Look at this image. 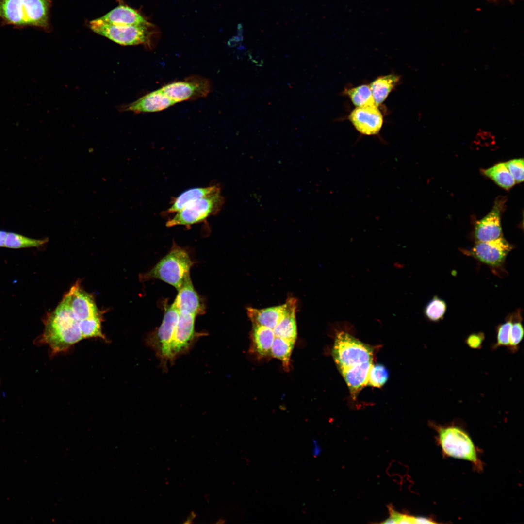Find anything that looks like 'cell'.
I'll list each match as a JSON object with an SVG mask.
<instances>
[{
	"mask_svg": "<svg viewBox=\"0 0 524 524\" xmlns=\"http://www.w3.org/2000/svg\"><path fill=\"white\" fill-rule=\"evenodd\" d=\"M97 19L103 23L116 25L154 26L139 11L123 4L119 5Z\"/></svg>",
	"mask_w": 524,
	"mask_h": 524,
	"instance_id": "obj_14",
	"label": "cell"
},
{
	"mask_svg": "<svg viewBox=\"0 0 524 524\" xmlns=\"http://www.w3.org/2000/svg\"><path fill=\"white\" fill-rule=\"evenodd\" d=\"M489 0V1H493V2H496L497 1H499V0ZM509 0V1H510L511 2H512V1H513V0Z\"/></svg>",
	"mask_w": 524,
	"mask_h": 524,
	"instance_id": "obj_40",
	"label": "cell"
},
{
	"mask_svg": "<svg viewBox=\"0 0 524 524\" xmlns=\"http://www.w3.org/2000/svg\"><path fill=\"white\" fill-rule=\"evenodd\" d=\"M193 262L188 253L177 245L150 271L140 276V280H161L178 290L190 279V270Z\"/></svg>",
	"mask_w": 524,
	"mask_h": 524,
	"instance_id": "obj_3",
	"label": "cell"
},
{
	"mask_svg": "<svg viewBox=\"0 0 524 524\" xmlns=\"http://www.w3.org/2000/svg\"><path fill=\"white\" fill-rule=\"evenodd\" d=\"M179 311L188 312L196 316L205 312V306L195 290L191 278L180 289L173 303Z\"/></svg>",
	"mask_w": 524,
	"mask_h": 524,
	"instance_id": "obj_16",
	"label": "cell"
},
{
	"mask_svg": "<svg viewBox=\"0 0 524 524\" xmlns=\"http://www.w3.org/2000/svg\"><path fill=\"white\" fill-rule=\"evenodd\" d=\"M345 93L356 107L377 106L369 85L362 84L347 89Z\"/></svg>",
	"mask_w": 524,
	"mask_h": 524,
	"instance_id": "obj_27",
	"label": "cell"
},
{
	"mask_svg": "<svg viewBox=\"0 0 524 524\" xmlns=\"http://www.w3.org/2000/svg\"><path fill=\"white\" fill-rule=\"evenodd\" d=\"M48 241V238L33 239L17 233L7 232L4 247L13 249L38 247L45 244Z\"/></svg>",
	"mask_w": 524,
	"mask_h": 524,
	"instance_id": "obj_26",
	"label": "cell"
},
{
	"mask_svg": "<svg viewBox=\"0 0 524 524\" xmlns=\"http://www.w3.org/2000/svg\"><path fill=\"white\" fill-rule=\"evenodd\" d=\"M216 187H195L184 191L173 199L165 213L169 214L178 212L192 202L208 195Z\"/></svg>",
	"mask_w": 524,
	"mask_h": 524,
	"instance_id": "obj_22",
	"label": "cell"
},
{
	"mask_svg": "<svg viewBox=\"0 0 524 524\" xmlns=\"http://www.w3.org/2000/svg\"><path fill=\"white\" fill-rule=\"evenodd\" d=\"M515 182L524 180V159H515L505 163Z\"/></svg>",
	"mask_w": 524,
	"mask_h": 524,
	"instance_id": "obj_32",
	"label": "cell"
},
{
	"mask_svg": "<svg viewBox=\"0 0 524 524\" xmlns=\"http://www.w3.org/2000/svg\"><path fill=\"white\" fill-rule=\"evenodd\" d=\"M400 81V77L394 74L381 76L374 80L369 87L376 104L379 106Z\"/></svg>",
	"mask_w": 524,
	"mask_h": 524,
	"instance_id": "obj_21",
	"label": "cell"
},
{
	"mask_svg": "<svg viewBox=\"0 0 524 524\" xmlns=\"http://www.w3.org/2000/svg\"><path fill=\"white\" fill-rule=\"evenodd\" d=\"M436 523L431 519L423 517H415L414 524H433Z\"/></svg>",
	"mask_w": 524,
	"mask_h": 524,
	"instance_id": "obj_36",
	"label": "cell"
},
{
	"mask_svg": "<svg viewBox=\"0 0 524 524\" xmlns=\"http://www.w3.org/2000/svg\"><path fill=\"white\" fill-rule=\"evenodd\" d=\"M179 316V311L173 303L165 307L160 326L146 339L147 345L154 351L164 369L168 362L170 363L171 345Z\"/></svg>",
	"mask_w": 524,
	"mask_h": 524,
	"instance_id": "obj_7",
	"label": "cell"
},
{
	"mask_svg": "<svg viewBox=\"0 0 524 524\" xmlns=\"http://www.w3.org/2000/svg\"><path fill=\"white\" fill-rule=\"evenodd\" d=\"M512 322V318H509L505 322L497 326L496 328V341L491 345L492 350H494L502 347H508Z\"/></svg>",
	"mask_w": 524,
	"mask_h": 524,
	"instance_id": "obj_30",
	"label": "cell"
},
{
	"mask_svg": "<svg viewBox=\"0 0 524 524\" xmlns=\"http://www.w3.org/2000/svg\"><path fill=\"white\" fill-rule=\"evenodd\" d=\"M390 517L381 523L383 524H398L400 520L402 514L396 512L392 507L389 506Z\"/></svg>",
	"mask_w": 524,
	"mask_h": 524,
	"instance_id": "obj_34",
	"label": "cell"
},
{
	"mask_svg": "<svg viewBox=\"0 0 524 524\" xmlns=\"http://www.w3.org/2000/svg\"><path fill=\"white\" fill-rule=\"evenodd\" d=\"M63 298L73 313L82 320L103 314L98 308L93 296L82 288L80 280L77 281Z\"/></svg>",
	"mask_w": 524,
	"mask_h": 524,
	"instance_id": "obj_10",
	"label": "cell"
},
{
	"mask_svg": "<svg viewBox=\"0 0 524 524\" xmlns=\"http://www.w3.org/2000/svg\"><path fill=\"white\" fill-rule=\"evenodd\" d=\"M211 88L208 79L193 75L182 80L171 82L161 88L176 104L205 98L211 92Z\"/></svg>",
	"mask_w": 524,
	"mask_h": 524,
	"instance_id": "obj_8",
	"label": "cell"
},
{
	"mask_svg": "<svg viewBox=\"0 0 524 524\" xmlns=\"http://www.w3.org/2000/svg\"><path fill=\"white\" fill-rule=\"evenodd\" d=\"M524 335V329L520 320L513 321L510 332L509 345L507 348L510 353H516L519 351Z\"/></svg>",
	"mask_w": 524,
	"mask_h": 524,
	"instance_id": "obj_31",
	"label": "cell"
},
{
	"mask_svg": "<svg viewBox=\"0 0 524 524\" xmlns=\"http://www.w3.org/2000/svg\"><path fill=\"white\" fill-rule=\"evenodd\" d=\"M275 336L269 328L252 325L251 338L252 350L260 357L270 355L271 348Z\"/></svg>",
	"mask_w": 524,
	"mask_h": 524,
	"instance_id": "obj_20",
	"label": "cell"
},
{
	"mask_svg": "<svg viewBox=\"0 0 524 524\" xmlns=\"http://www.w3.org/2000/svg\"><path fill=\"white\" fill-rule=\"evenodd\" d=\"M161 88L148 93L136 100L121 106V112L134 113H153L161 111L175 104Z\"/></svg>",
	"mask_w": 524,
	"mask_h": 524,
	"instance_id": "obj_13",
	"label": "cell"
},
{
	"mask_svg": "<svg viewBox=\"0 0 524 524\" xmlns=\"http://www.w3.org/2000/svg\"><path fill=\"white\" fill-rule=\"evenodd\" d=\"M313 447L312 449V454L314 457H316L320 454L321 448L318 443L317 441L315 439H313Z\"/></svg>",
	"mask_w": 524,
	"mask_h": 524,
	"instance_id": "obj_37",
	"label": "cell"
},
{
	"mask_svg": "<svg viewBox=\"0 0 524 524\" xmlns=\"http://www.w3.org/2000/svg\"><path fill=\"white\" fill-rule=\"evenodd\" d=\"M295 342V341L275 336L271 348L270 355L280 360L286 371L289 369L290 357Z\"/></svg>",
	"mask_w": 524,
	"mask_h": 524,
	"instance_id": "obj_24",
	"label": "cell"
},
{
	"mask_svg": "<svg viewBox=\"0 0 524 524\" xmlns=\"http://www.w3.org/2000/svg\"><path fill=\"white\" fill-rule=\"evenodd\" d=\"M446 308V304L443 300L434 296L426 305L424 313L428 320L437 322L443 319Z\"/></svg>",
	"mask_w": 524,
	"mask_h": 524,
	"instance_id": "obj_28",
	"label": "cell"
},
{
	"mask_svg": "<svg viewBox=\"0 0 524 524\" xmlns=\"http://www.w3.org/2000/svg\"><path fill=\"white\" fill-rule=\"evenodd\" d=\"M287 309L278 324L273 329L275 336L295 341L297 337L295 311L297 301L293 297L288 298Z\"/></svg>",
	"mask_w": 524,
	"mask_h": 524,
	"instance_id": "obj_19",
	"label": "cell"
},
{
	"mask_svg": "<svg viewBox=\"0 0 524 524\" xmlns=\"http://www.w3.org/2000/svg\"><path fill=\"white\" fill-rule=\"evenodd\" d=\"M103 314L85 320L77 317L65 299L43 320V333L35 340L38 345L49 347L51 356L65 353L84 339L106 338L102 331Z\"/></svg>",
	"mask_w": 524,
	"mask_h": 524,
	"instance_id": "obj_1",
	"label": "cell"
},
{
	"mask_svg": "<svg viewBox=\"0 0 524 524\" xmlns=\"http://www.w3.org/2000/svg\"><path fill=\"white\" fill-rule=\"evenodd\" d=\"M501 206L496 202L491 211L477 222L475 236L477 242L491 241L501 237Z\"/></svg>",
	"mask_w": 524,
	"mask_h": 524,
	"instance_id": "obj_15",
	"label": "cell"
},
{
	"mask_svg": "<svg viewBox=\"0 0 524 524\" xmlns=\"http://www.w3.org/2000/svg\"><path fill=\"white\" fill-rule=\"evenodd\" d=\"M512 247L503 237L486 242H477L471 255L480 261L492 266L501 265Z\"/></svg>",
	"mask_w": 524,
	"mask_h": 524,
	"instance_id": "obj_11",
	"label": "cell"
},
{
	"mask_svg": "<svg viewBox=\"0 0 524 524\" xmlns=\"http://www.w3.org/2000/svg\"><path fill=\"white\" fill-rule=\"evenodd\" d=\"M225 202L221 188L217 187L208 195L188 204L166 222L168 227L180 225L190 227L217 214Z\"/></svg>",
	"mask_w": 524,
	"mask_h": 524,
	"instance_id": "obj_6",
	"label": "cell"
},
{
	"mask_svg": "<svg viewBox=\"0 0 524 524\" xmlns=\"http://www.w3.org/2000/svg\"><path fill=\"white\" fill-rule=\"evenodd\" d=\"M430 424L436 430L438 442L443 453L449 457L471 462L478 470H482L476 448L470 436L461 427L452 424L447 426Z\"/></svg>",
	"mask_w": 524,
	"mask_h": 524,
	"instance_id": "obj_4",
	"label": "cell"
},
{
	"mask_svg": "<svg viewBox=\"0 0 524 524\" xmlns=\"http://www.w3.org/2000/svg\"><path fill=\"white\" fill-rule=\"evenodd\" d=\"M196 316L185 311H179V316L172 341L170 363L180 355L185 353L202 333L195 331V322Z\"/></svg>",
	"mask_w": 524,
	"mask_h": 524,
	"instance_id": "obj_9",
	"label": "cell"
},
{
	"mask_svg": "<svg viewBox=\"0 0 524 524\" xmlns=\"http://www.w3.org/2000/svg\"><path fill=\"white\" fill-rule=\"evenodd\" d=\"M7 232L4 230H0V247H4V241Z\"/></svg>",
	"mask_w": 524,
	"mask_h": 524,
	"instance_id": "obj_38",
	"label": "cell"
},
{
	"mask_svg": "<svg viewBox=\"0 0 524 524\" xmlns=\"http://www.w3.org/2000/svg\"><path fill=\"white\" fill-rule=\"evenodd\" d=\"M0 17L8 23L26 25L22 0H0Z\"/></svg>",
	"mask_w": 524,
	"mask_h": 524,
	"instance_id": "obj_23",
	"label": "cell"
},
{
	"mask_svg": "<svg viewBox=\"0 0 524 524\" xmlns=\"http://www.w3.org/2000/svg\"><path fill=\"white\" fill-rule=\"evenodd\" d=\"M26 25L47 28L50 0H22Z\"/></svg>",
	"mask_w": 524,
	"mask_h": 524,
	"instance_id": "obj_18",
	"label": "cell"
},
{
	"mask_svg": "<svg viewBox=\"0 0 524 524\" xmlns=\"http://www.w3.org/2000/svg\"><path fill=\"white\" fill-rule=\"evenodd\" d=\"M332 355L349 388L357 390L367 384L373 364V352L370 346L341 331L336 335Z\"/></svg>",
	"mask_w": 524,
	"mask_h": 524,
	"instance_id": "obj_2",
	"label": "cell"
},
{
	"mask_svg": "<svg viewBox=\"0 0 524 524\" xmlns=\"http://www.w3.org/2000/svg\"><path fill=\"white\" fill-rule=\"evenodd\" d=\"M483 172L499 186L507 190L511 188L516 183L505 163L496 164L483 170Z\"/></svg>",
	"mask_w": 524,
	"mask_h": 524,
	"instance_id": "obj_25",
	"label": "cell"
},
{
	"mask_svg": "<svg viewBox=\"0 0 524 524\" xmlns=\"http://www.w3.org/2000/svg\"><path fill=\"white\" fill-rule=\"evenodd\" d=\"M348 118L359 132L366 135L377 134L383 123V116L377 106L356 107Z\"/></svg>",
	"mask_w": 524,
	"mask_h": 524,
	"instance_id": "obj_12",
	"label": "cell"
},
{
	"mask_svg": "<svg viewBox=\"0 0 524 524\" xmlns=\"http://www.w3.org/2000/svg\"><path fill=\"white\" fill-rule=\"evenodd\" d=\"M196 515L194 512H191L188 516L187 521L184 523L189 524L192 523V521L195 518Z\"/></svg>",
	"mask_w": 524,
	"mask_h": 524,
	"instance_id": "obj_39",
	"label": "cell"
},
{
	"mask_svg": "<svg viewBox=\"0 0 524 524\" xmlns=\"http://www.w3.org/2000/svg\"><path fill=\"white\" fill-rule=\"evenodd\" d=\"M288 306L287 299L282 305L264 309L247 308L248 316L252 325L264 326L273 329L285 314Z\"/></svg>",
	"mask_w": 524,
	"mask_h": 524,
	"instance_id": "obj_17",
	"label": "cell"
},
{
	"mask_svg": "<svg viewBox=\"0 0 524 524\" xmlns=\"http://www.w3.org/2000/svg\"><path fill=\"white\" fill-rule=\"evenodd\" d=\"M485 339V334L482 332L473 333L466 338L465 343L471 349H480Z\"/></svg>",
	"mask_w": 524,
	"mask_h": 524,
	"instance_id": "obj_33",
	"label": "cell"
},
{
	"mask_svg": "<svg viewBox=\"0 0 524 524\" xmlns=\"http://www.w3.org/2000/svg\"><path fill=\"white\" fill-rule=\"evenodd\" d=\"M388 378V371L383 365L372 364L368 375L367 385L380 388L386 383Z\"/></svg>",
	"mask_w": 524,
	"mask_h": 524,
	"instance_id": "obj_29",
	"label": "cell"
},
{
	"mask_svg": "<svg viewBox=\"0 0 524 524\" xmlns=\"http://www.w3.org/2000/svg\"><path fill=\"white\" fill-rule=\"evenodd\" d=\"M415 516L403 514L398 524H414Z\"/></svg>",
	"mask_w": 524,
	"mask_h": 524,
	"instance_id": "obj_35",
	"label": "cell"
},
{
	"mask_svg": "<svg viewBox=\"0 0 524 524\" xmlns=\"http://www.w3.org/2000/svg\"><path fill=\"white\" fill-rule=\"evenodd\" d=\"M90 27L95 33L103 36L119 45H143L147 49L154 47L157 32L155 27L143 26H123L109 24L97 19L90 22Z\"/></svg>",
	"mask_w": 524,
	"mask_h": 524,
	"instance_id": "obj_5",
	"label": "cell"
}]
</instances>
